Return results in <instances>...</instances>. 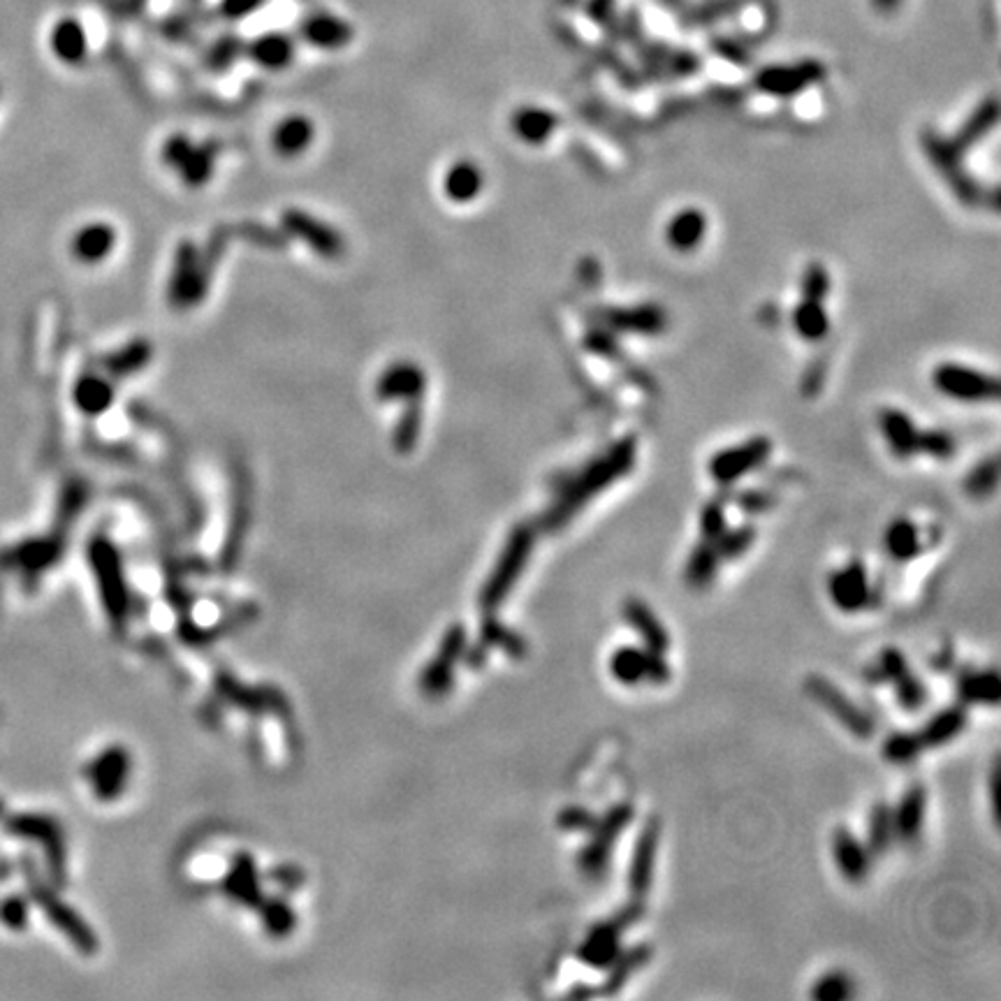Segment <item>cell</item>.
Returning a JSON list of instances; mask_svg holds the SVG:
<instances>
[{
    "label": "cell",
    "instance_id": "1",
    "mask_svg": "<svg viewBox=\"0 0 1001 1001\" xmlns=\"http://www.w3.org/2000/svg\"><path fill=\"white\" fill-rule=\"evenodd\" d=\"M635 450H638L635 438H621V441L612 445L608 452H603V455L594 459L589 466H584V469L577 473L564 489H561L559 499L554 501V506L550 510H547L545 515L547 529H561V526H566L591 499H596L598 494H603L605 489L615 485V482L624 478L626 473H631L635 464Z\"/></svg>",
    "mask_w": 1001,
    "mask_h": 1001
},
{
    "label": "cell",
    "instance_id": "2",
    "mask_svg": "<svg viewBox=\"0 0 1001 1001\" xmlns=\"http://www.w3.org/2000/svg\"><path fill=\"white\" fill-rule=\"evenodd\" d=\"M633 814V805L617 802L603 816H596L594 828L589 830V842L582 846L580 856H577V867L582 869L584 876L601 879L608 872L612 849H615L617 839L626 830V825L633 821Z\"/></svg>",
    "mask_w": 1001,
    "mask_h": 1001
},
{
    "label": "cell",
    "instance_id": "3",
    "mask_svg": "<svg viewBox=\"0 0 1001 1001\" xmlns=\"http://www.w3.org/2000/svg\"><path fill=\"white\" fill-rule=\"evenodd\" d=\"M531 550H533V531L529 526H517V529L510 533L506 550H503L492 577H489L485 589H482L480 603L485 605L487 610L499 608V605L506 601V596L510 594V589L515 587L517 577L522 575L526 561L531 557Z\"/></svg>",
    "mask_w": 1001,
    "mask_h": 1001
},
{
    "label": "cell",
    "instance_id": "4",
    "mask_svg": "<svg viewBox=\"0 0 1001 1001\" xmlns=\"http://www.w3.org/2000/svg\"><path fill=\"white\" fill-rule=\"evenodd\" d=\"M920 142H923L925 156L932 160L934 170H937L941 177L946 179L948 188H951V191L955 193L957 200L969 204V207H974V204L981 202V197H983L981 188H978L976 181L971 179L967 172H964L962 153L955 149L951 140H944V137H939L937 133H934V130H925L923 137H920Z\"/></svg>",
    "mask_w": 1001,
    "mask_h": 1001
},
{
    "label": "cell",
    "instance_id": "5",
    "mask_svg": "<svg viewBox=\"0 0 1001 1001\" xmlns=\"http://www.w3.org/2000/svg\"><path fill=\"white\" fill-rule=\"evenodd\" d=\"M610 672L619 684L638 686L642 682L666 684L670 682L672 670L666 656L647 647H619L610 656Z\"/></svg>",
    "mask_w": 1001,
    "mask_h": 1001
},
{
    "label": "cell",
    "instance_id": "6",
    "mask_svg": "<svg viewBox=\"0 0 1001 1001\" xmlns=\"http://www.w3.org/2000/svg\"><path fill=\"white\" fill-rule=\"evenodd\" d=\"M805 691L809 693L811 700H816L818 705L823 707L825 712L842 723V726L849 730L851 735L860 737V740H867V737L874 735V721L869 719L867 712H862L860 707L844 696L842 691L837 689L835 684L828 682V679L821 675H809L805 682Z\"/></svg>",
    "mask_w": 1001,
    "mask_h": 1001
},
{
    "label": "cell",
    "instance_id": "7",
    "mask_svg": "<svg viewBox=\"0 0 1001 1001\" xmlns=\"http://www.w3.org/2000/svg\"><path fill=\"white\" fill-rule=\"evenodd\" d=\"M932 381L941 394L957 401H990L997 399L999 392L997 378L955 362L939 364L934 369Z\"/></svg>",
    "mask_w": 1001,
    "mask_h": 1001
},
{
    "label": "cell",
    "instance_id": "8",
    "mask_svg": "<svg viewBox=\"0 0 1001 1001\" xmlns=\"http://www.w3.org/2000/svg\"><path fill=\"white\" fill-rule=\"evenodd\" d=\"M770 452H772L770 438L756 436L747 443L735 445V448L716 452L710 462V476L719 482V485H733V482L749 476L751 471L765 464Z\"/></svg>",
    "mask_w": 1001,
    "mask_h": 1001
},
{
    "label": "cell",
    "instance_id": "9",
    "mask_svg": "<svg viewBox=\"0 0 1001 1001\" xmlns=\"http://www.w3.org/2000/svg\"><path fill=\"white\" fill-rule=\"evenodd\" d=\"M828 594L830 601L849 615L876 605V591L869 587L867 568L862 561H849L844 568L832 573L828 580Z\"/></svg>",
    "mask_w": 1001,
    "mask_h": 1001
},
{
    "label": "cell",
    "instance_id": "10",
    "mask_svg": "<svg viewBox=\"0 0 1001 1001\" xmlns=\"http://www.w3.org/2000/svg\"><path fill=\"white\" fill-rule=\"evenodd\" d=\"M659 839H661V823L656 821V818H649V821L642 825L638 839H635L633 858L631 865H628L626 881H628V893H631L633 900H645L649 890H652Z\"/></svg>",
    "mask_w": 1001,
    "mask_h": 1001
},
{
    "label": "cell",
    "instance_id": "11",
    "mask_svg": "<svg viewBox=\"0 0 1001 1001\" xmlns=\"http://www.w3.org/2000/svg\"><path fill=\"white\" fill-rule=\"evenodd\" d=\"M26 879H28V886H31V890H33L35 902H40L42 911L47 913V918L51 920V923H54L63 934H68V937L75 941V944L82 948V951H86V953L96 951V939L91 937V932L86 930V925L68 909V906L58 900V897L51 895L47 888H42V883L38 881V876L33 874V869H26Z\"/></svg>",
    "mask_w": 1001,
    "mask_h": 1001
},
{
    "label": "cell",
    "instance_id": "12",
    "mask_svg": "<svg viewBox=\"0 0 1001 1001\" xmlns=\"http://www.w3.org/2000/svg\"><path fill=\"white\" fill-rule=\"evenodd\" d=\"M624 932L626 930L615 918L596 923L587 932V937L582 939V944L577 946L575 957L584 964V967L605 971L612 962H615V957L621 951V937H624Z\"/></svg>",
    "mask_w": 1001,
    "mask_h": 1001
},
{
    "label": "cell",
    "instance_id": "13",
    "mask_svg": "<svg viewBox=\"0 0 1001 1001\" xmlns=\"http://www.w3.org/2000/svg\"><path fill=\"white\" fill-rule=\"evenodd\" d=\"M427 376L418 364L394 362L383 371L376 383V394L381 401H408L415 404L425 394Z\"/></svg>",
    "mask_w": 1001,
    "mask_h": 1001
},
{
    "label": "cell",
    "instance_id": "14",
    "mask_svg": "<svg viewBox=\"0 0 1001 1001\" xmlns=\"http://www.w3.org/2000/svg\"><path fill=\"white\" fill-rule=\"evenodd\" d=\"M5 828L14 837L40 842L47 851L49 865L54 867L56 872H63V842H61V832H58V825L54 821H49L45 816L19 814L7 818Z\"/></svg>",
    "mask_w": 1001,
    "mask_h": 1001
},
{
    "label": "cell",
    "instance_id": "15",
    "mask_svg": "<svg viewBox=\"0 0 1001 1001\" xmlns=\"http://www.w3.org/2000/svg\"><path fill=\"white\" fill-rule=\"evenodd\" d=\"M316 142V126L302 114L286 116L272 130V151L283 160L302 158Z\"/></svg>",
    "mask_w": 1001,
    "mask_h": 1001
},
{
    "label": "cell",
    "instance_id": "16",
    "mask_svg": "<svg viewBox=\"0 0 1001 1001\" xmlns=\"http://www.w3.org/2000/svg\"><path fill=\"white\" fill-rule=\"evenodd\" d=\"M601 320L612 332H631L645 336L661 334L668 325L666 313L654 304L633 306V309H605Z\"/></svg>",
    "mask_w": 1001,
    "mask_h": 1001
},
{
    "label": "cell",
    "instance_id": "17",
    "mask_svg": "<svg viewBox=\"0 0 1001 1001\" xmlns=\"http://www.w3.org/2000/svg\"><path fill=\"white\" fill-rule=\"evenodd\" d=\"M621 617L628 626L633 628L635 635H638L642 645L647 649H654V652L666 654L670 649V635L666 631V626L661 624V619L654 615V610L649 608L645 601L640 598H628L621 608Z\"/></svg>",
    "mask_w": 1001,
    "mask_h": 1001
},
{
    "label": "cell",
    "instance_id": "18",
    "mask_svg": "<svg viewBox=\"0 0 1001 1001\" xmlns=\"http://www.w3.org/2000/svg\"><path fill=\"white\" fill-rule=\"evenodd\" d=\"M443 195L455 204H469L478 200L482 188H485V172L480 170L478 163L469 158H459L448 165L441 179Z\"/></svg>",
    "mask_w": 1001,
    "mask_h": 1001
},
{
    "label": "cell",
    "instance_id": "19",
    "mask_svg": "<svg viewBox=\"0 0 1001 1001\" xmlns=\"http://www.w3.org/2000/svg\"><path fill=\"white\" fill-rule=\"evenodd\" d=\"M823 70L818 63H800V65H786V68H770L765 70L761 77H758V86L765 93H772V96H795V93L805 89V86L814 84L816 79H821Z\"/></svg>",
    "mask_w": 1001,
    "mask_h": 1001
},
{
    "label": "cell",
    "instance_id": "20",
    "mask_svg": "<svg viewBox=\"0 0 1001 1001\" xmlns=\"http://www.w3.org/2000/svg\"><path fill=\"white\" fill-rule=\"evenodd\" d=\"M72 255L82 262V265H100L105 262L116 248V230L112 225L96 221L84 225L82 230L72 237Z\"/></svg>",
    "mask_w": 1001,
    "mask_h": 1001
},
{
    "label": "cell",
    "instance_id": "21",
    "mask_svg": "<svg viewBox=\"0 0 1001 1001\" xmlns=\"http://www.w3.org/2000/svg\"><path fill=\"white\" fill-rule=\"evenodd\" d=\"M832 856L837 867L849 883H860L869 874V851L851 830L837 828L832 832Z\"/></svg>",
    "mask_w": 1001,
    "mask_h": 1001
},
{
    "label": "cell",
    "instance_id": "22",
    "mask_svg": "<svg viewBox=\"0 0 1001 1001\" xmlns=\"http://www.w3.org/2000/svg\"><path fill=\"white\" fill-rule=\"evenodd\" d=\"M652 946L649 944H635L628 948V951H619V955L615 957V962L610 964L608 969V976H605V981L601 983V988L596 990V995H603V997H612V995H619L621 988L631 981V978L638 974V971L645 967V964H649V960H652Z\"/></svg>",
    "mask_w": 1001,
    "mask_h": 1001
},
{
    "label": "cell",
    "instance_id": "23",
    "mask_svg": "<svg viewBox=\"0 0 1001 1001\" xmlns=\"http://www.w3.org/2000/svg\"><path fill=\"white\" fill-rule=\"evenodd\" d=\"M49 47L54 56L65 65H79L89 54V40H86L84 26L77 19L65 17L51 28Z\"/></svg>",
    "mask_w": 1001,
    "mask_h": 1001
},
{
    "label": "cell",
    "instance_id": "24",
    "mask_svg": "<svg viewBox=\"0 0 1001 1001\" xmlns=\"http://www.w3.org/2000/svg\"><path fill=\"white\" fill-rule=\"evenodd\" d=\"M925 805H927V793L923 786H911L909 791L902 795L900 805L893 811V823H895V839H900L904 844H913L920 837V830H923L925 821Z\"/></svg>",
    "mask_w": 1001,
    "mask_h": 1001
},
{
    "label": "cell",
    "instance_id": "25",
    "mask_svg": "<svg viewBox=\"0 0 1001 1001\" xmlns=\"http://www.w3.org/2000/svg\"><path fill=\"white\" fill-rule=\"evenodd\" d=\"M302 38L318 49H341L353 38V28L334 14H311L302 26Z\"/></svg>",
    "mask_w": 1001,
    "mask_h": 1001
},
{
    "label": "cell",
    "instance_id": "26",
    "mask_svg": "<svg viewBox=\"0 0 1001 1001\" xmlns=\"http://www.w3.org/2000/svg\"><path fill=\"white\" fill-rule=\"evenodd\" d=\"M957 696L967 705H988L999 703V675L995 670H962L957 675Z\"/></svg>",
    "mask_w": 1001,
    "mask_h": 1001
},
{
    "label": "cell",
    "instance_id": "27",
    "mask_svg": "<svg viewBox=\"0 0 1001 1001\" xmlns=\"http://www.w3.org/2000/svg\"><path fill=\"white\" fill-rule=\"evenodd\" d=\"M967 723H969L967 710H964V707H960V705H955V707H948V710H941V712L934 714L932 719L925 723L923 730H920V733H916V735H918L920 744H923V749H937V747H944V744L955 740V737L960 735L964 728H967Z\"/></svg>",
    "mask_w": 1001,
    "mask_h": 1001
},
{
    "label": "cell",
    "instance_id": "28",
    "mask_svg": "<svg viewBox=\"0 0 1001 1001\" xmlns=\"http://www.w3.org/2000/svg\"><path fill=\"white\" fill-rule=\"evenodd\" d=\"M879 425L890 445V450H893L897 457L904 459L916 455L920 431L913 425L909 415L897 411V408H886V411L879 415Z\"/></svg>",
    "mask_w": 1001,
    "mask_h": 1001
},
{
    "label": "cell",
    "instance_id": "29",
    "mask_svg": "<svg viewBox=\"0 0 1001 1001\" xmlns=\"http://www.w3.org/2000/svg\"><path fill=\"white\" fill-rule=\"evenodd\" d=\"M559 126V119L543 107H520L515 109L510 128L513 135L524 144H543L552 137L554 128Z\"/></svg>",
    "mask_w": 1001,
    "mask_h": 1001
},
{
    "label": "cell",
    "instance_id": "30",
    "mask_svg": "<svg viewBox=\"0 0 1001 1001\" xmlns=\"http://www.w3.org/2000/svg\"><path fill=\"white\" fill-rule=\"evenodd\" d=\"M707 235V218L698 209H684L670 218L666 228L668 244L679 253H689L703 244Z\"/></svg>",
    "mask_w": 1001,
    "mask_h": 1001
},
{
    "label": "cell",
    "instance_id": "31",
    "mask_svg": "<svg viewBox=\"0 0 1001 1001\" xmlns=\"http://www.w3.org/2000/svg\"><path fill=\"white\" fill-rule=\"evenodd\" d=\"M248 56L265 70L288 68L295 58V42L286 33H265L258 35L248 47Z\"/></svg>",
    "mask_w": 1001,
    "mask_h": 1001
},
{
    "label": "cell",
    "instance_id": "32",
    "mask_svg": "<svg viewBox=\"0 0 1001 1001\" xmlns=\"http://www.w3.org/2000/svg\"><path fill=\"white\" fill-rule=\"evenodd\" d=\"M72 401L84 415H102L114 404V385L102 376H84L79 378L75 390H72Z\"/></svg>",
    "mask_w": 1001,
    "mask_h": 1001
},
{
    "label": "cell",
    "instance_id": "33",
    "mask_svg": "<svg viewBox=\"0 0 1001 1001\" xmlns=\"http://www.w3.org/2000/svg\"><path fill=\"white\" fill-rule=\"evenodd\" d=\"M883 547H886L888 557L900 561V564L916 559L923 550L918 526L909 520H895L893 524H888L886 533H883Z\"/></svg>",
    "mask_w": 1001,
    "mask_h": 1001
},
{
    "label": "cell",
    "instance_id": "34",
    "mask_svg": "<svg viewBox=\"0 0 1001 1001\" xmlns=\"http://www.w3.org/2000/svg\"><path fill=\"white\" fill-rule=\"evenodd\" d=\"M721 557L716 552V547L712 540H700V543L691 550V557L686 561L684 577L686 582L691 584L693 589H707L716 580V573H719Z\"/></svg>",
    "mask_w": 1001,
    "mask_h": 1001
},
{
    "label": "cell",
    "instance_id": "35",
    "mask_svg": "<svg viewBox=\"0 0 1001 1001\" xmlns=\"http://www.w3.org/2000/svg\"><path fill=\"white\" fill-rule=\"evenodd\" d=\"M997 116H999L997 100L990 98L988 102H983V105L978 107L976 112L969 116V121L964 123V126L960 128V133H957L953 137L951 144L955 146L957 151L964 153V151L969 149V146H974L976 142H981L983 137L988 135L990 130L997 126Z\"/></svg>",
    "mask_w": 1001,
    "mask_h": 1001
},
{
    "label": "cell",
    "instance_id": "36",
    "mask_svg": "<svg viewBox=\"0 0 1001 1001\" xmlns=\"http://www.w3.org/2000/svg\"><path fill=\"white\" fill-rule=\"evenodd\" d=\"M895 842V823L893 809L886 802H879L869 809L867 818V851L872 856H883Z\"/></svg>",
    "mask_w": 1001,
    "mask_h": 1001
},
{
    "label": "cell",
    "instance_id": "37",
    "mask_svg": "<svg viewBox=\"0 0 1001 1001\" xmlns=\"http://www.w3.org/2000/svg\"><path fill=\"white\" fill-rule=\"evenodd\" d=\"M793 327L805 341H821L830 330L828 313L823 309V302L816 299H802L793 311Z\"/></svg>",
    "mask_w": 1001,
    "mask_h": 1001
},
{
    "label": "cell",
    "instance_id": "38",
    "mask_svg": "<svg viewBox=\"0 0 1001 1001\" xmlns=\"http://www.w3.org/2000/svg\"><path fill=\"white\" fill-rule=\"evenodd\" d=\"M54 554L56 547L49 540H28V543H21L12 547L10 552H5L0 557V564L26 568V571H40V568H45L54 559Z\"/></svg>",
    "mask_w": 1001,
    "mask_h": 1001
},
{
    "label": "cell",
    "instance_id": "39",
    "mask_svg": "<svg viewBox=\"0 0 1001 1001\" xmlns=\"http://www.w3.org/2000/svg\"><path fill=\"white\" fill-rule=\"evenodd\" d=\"M174 172L179 174L184 184L202 186L211 177V172H214V156L207 149H202V146L191 144V149L179 160Z\"/></svg>",
    "mask_w": 1001,
    "mask_h": 1001
},
{
    "label": "cell",
    "instance_id": "40",
    "mask_svg": "<svg viewBox=\"0 0 1001 1001\" xmlns=\"http://www.w3.org/2000/svg\"><path fill=\"white\" fill-rule=\"evenodd\" d=\"M756 540V529L751 524L737 526V529H726L719 538L714 540L716 552H719L721 561H733L740 559L742 554H747L751 550Z\"/></svg>",
    "mask_w": 1001,
    "mask_h": 1001
},
{
    "label": "cell",
    "instance_id": "41",
    "mask_svg": "<svg viewBox=\"0 0 1001 1001\" xmlns=\"http://www.w3.org/2000/svg\"><path fill=\"white\" fill-rule=\"evenodd\" d=\"M923 744H920L916 733H893L883 742L881 754L888 763L893 765H909L923 754Z\"/></svg>",
    "mask_w": 1001,
    "mask_h": 1001
},
{
    "label": "cell",
    "instance_id": "42",
    "mask_svg": "<svg viewBox=\"0 0 1001 1001\" xmlns=\"http://www.w3.org/2000/svg\"><path fill=\"white\" fill-rule=\"evenodd\" d=\"M893 684H895V698L904 712L916 714V712L923 710L927 698H930V693H927L925 684L920 682L916 675H911V670L906 672V675H902L900 679H895Z\"/></svg>",
    "mask_w": 1001,
    "mask_h": 1001
},
{
    "label": "cell",
    "instance_id": "43",
    "mask_svg": "<svg viewBox=\"0 0 1001 1001\" xmlns=\"http://www.w3.org/2000/svg\"><path fill=\"white\" fill-rule=\"evenodd\" d=\"M906 672H909V663H906L904 654L900 649L888 647L881 652L876 666L867 672V679H872V682H895Z\"/></svg>",
    "mask_w": 1001,
    "mask_h": 1001
},
{
    "label": "cell",
    "instance_id": "44",
    "mask_svg": "<svg viewBox=\"0 0 1001 1001\" xmlns=\"http://www.w3.org/2000/svg\"><path fill=\"white\" fill-rule=\"evenodd\" d=\"M851 995L853 985L849 976L842 974V971H830V974L818 978L814 988H811V999L816 1001H842L849 999Z\"/></svg>",
    "mask_w": 1001,
    "mask_h": 1001
},
{
    "label": "cell",
    "instance_id": "45",
    "mask_svg": "<svg viewBox=\"0 0 1001 1001\" xmlns=\"http://www.w3.org/2000/svg\"><path fill=\"white\" fill-rule=\"evenodd\" d=\"M997 478H999V466L995 459H988V462H981L969 473L964 487H967V492L971 496H976V499H985V496L995 492Z\"/></svg>",
    "mask_w": 1001,
    "mask_h": 1001
},
{
    "label": "cell",
    "instance_id": "46",
    "mask_svg": "<svg viewBox=\"0 0 1001 1001\" xmlns=\"http://www.w3.org/2000/svg\"><path fill=\"white\" fill-rule=\"evenodd\" d=\"M918 452H927V455L934 459H948L955 455V441L951 434H946V431L939 429L920 431Z\"/></svg>",
    "mask_w": 1001,
    "mask_h": 1001
},
{
    "label": "cell",
    "instance_id": "47",
    "mask_svg": "<svg viewBox=\"0 0 1001 1001\" xmlns=\"http://www.w3.org/2000/svg\"><path fill=\"white\" fill-rule=\"evenodd\" d=\"M830 292V274L821 262H811L805 269V276H802V295L805 299H816V302H823L825 295Z\"/></svg>",
    "mask_w": 1001,
    "mask_h": 1001
},
{
    "label": "cell",
    "instance_id": "48",
    "mask_svg": "<svg viewBox=\"0 0 1001 1001\" xmlns=\"http://www.w3.org/2000/svg\"><path fill=\"white\" fill-rule=\"evenodd\" d=\"M726 529H728L726 508H723L719 501L705 503L703 510H700V533H703V538L714 543Z\"/></svg>",
    "mask_w": 1001,
    "mask_h": 1001
},
{
    "label": "cell",
    "instance_id": "49",
    "mask_svg": "<svg viewBox=\"0 0 1001 1001\" xmlns=\"http://www.w3.org/2000/svg\"><path fill=\"white\" fill-rule=\"evenodd\" d=\"M559 828L568 832H589L596 823V814L582 805H571L561 811L557 818Z\"/></svg>",
    "mask_w": 1001,
    "mask_h": 1001
},
{
    "label": "cell",
    "instance_id": "50",
    "mask_svg": "<svg viewBox=\"0 0 1001 1001\" xmlns=\"http://www.w3.org/2000/svg\"><path fill=\"white\" fill-rule=\"evenodd\" d=\"M774 506H777V496L765 492V489H747V492L737 496V508L747 515H763Z\"/></svg>",
    "mask_w": 1001,
    "mask_h": 1001
},
{
    "label": "cell",
    "instance_id": "51",
    "mask_svg": "<svg viewBox=\"0 0 1001 1001\" xmlns=\"http://www.w3.org/2000/svg\"><path fill=\"white\" fill-rule=\"evenodd\" d=\"M0 923L10 927V930H24L28 923V904L19 897H7L0 904Z\"/></svg>",
    "mask_w": 1001,
    "mask_h": 1001
},
{
    "label": "cell",
    "instance_id": "52",
    "mask_svg": "<svg viewBox=\"0 0 1001 1001\" xmlns=\"http://www.w3.org/2000/svg\"><path fill=\"white\" fill-rule=\"evenodd\" d=\"M265 0H223L221 14L225 19H244L253 14Z\"/></svg>",
    "mask_w": 1001,
    "mask_h": 1001
},
{
    "label": "cell",
    "instance_id": "53",
    "mask_svg": "<svg viewBox=\"0 0 1001 1001\" xmlns=\"http://www.w3.org/2000/svg\"><path fill=\"white\" fill-rule=\"evenodd\" d=\"M594 995H596L594 988H573L571 992H568V997H573V999H587V997H594Z\"/></svg>",
    "mask_w": 1001,
    "mask_h": 1001
},
{
    "label": "cell",
    "instance_id": "54",
    "mask_svg": "<svg viewBox=\"0 0 1001 1001\" xmlns=\"http://www.w3.org/2000/svg\"><path fill=\"white\" fill-rule=\"evenodd\" d=\"M0 814H3V805H0Z\"/></svg>",
    "mask_w": 1001,
    "mask_h": 1001
}]
</instances>
